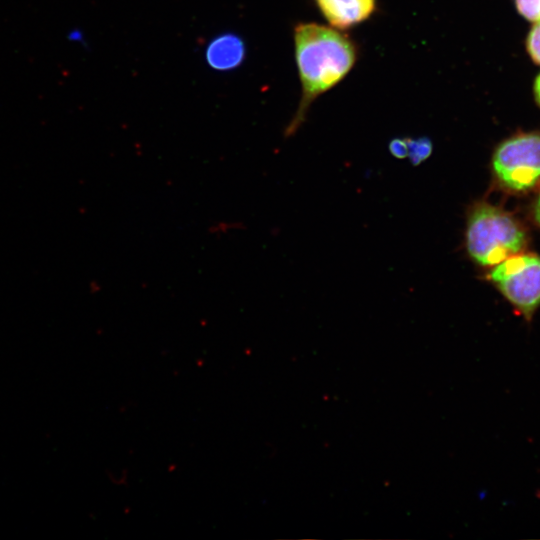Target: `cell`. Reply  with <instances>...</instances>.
Returning a JSON list of instances; mask_svg holds the SVG:
<instances>
[{"instance_id":"cell-11","label":"cell","mask_w":540,"mask_h":540,"mask_svg":"<svg viewBox=\"0 0 540 540\" xmlns=\"http://www.w3.org/2000/svg\"><path fill=\"white\" fill-rule=\"evenodd\" d=\"M533 215L537 225L540 227V194L534 203Z\"/></svg>"},{"instance_id":"cell-2","label":"cell","mask_w":540,"mask_h":540,"mask_svg":"<svg viewBox=\"0 0 540 540\" xmlns=\"http://www.w3.org/2000/svg\"><path fill=\"white\" fill-rule=\"evenodd\" d=\"M527 234L508 212L487 202L475 203L467 216L465 247L470 258L482 267H493L521 253Z\"/></svg>"},{"instance_id":"cell-8","label":"cell","mask_w":540,"mask_h":540,"mask_svg":"<svg viewBox=\"0 0 540 540\" xmlns=\"http://www.w3.org/2000/svg\"><path fill=\"white\" fill-rule=\"evenodd\" d=\"M515 5L524 18L540 22V0H515Z\"/></svg>"},{"instance_id":"cell-9","label":"cell","mask_w":540,"mask_h":540,"mask_svg":"<svg viewBox=\"0 0 540 540\" xmlns=\"http://www.w3.org/2000/svg\"><path fill=\"white\" fill-rule=\"evenodd\" d=\"M527 50L534 62L540 65V22L536 23L529 32Z\"/></svg>"},{"instance_id":"cell-1","label":"cell","mask_w":540,"mask_h":540,"mask_svg":"<svg viewBox=\"0 0 540 540\" xmlns=\"http://www.w3.org/2000/svg\"><path fill=\"white\" fill-rule=\"evenodd\" d=\"M293 39L301 98L285 130L286 136L298 130L312 102L341 82L357 60L353 40L332 27L301 22L294 27Z\"/></svg>"},{"instance_id":"cell-6","label":"cell","mask_w":540,"mask_h":540,"mask_svg":"<svg viewBox=\"0 0 540 540\" xmlns=\"http://www.w3.org/2000/svg\"><path fill=\"white\" fill-rule=\"evenodd\" d=\"M247 48L239 35L227 32L212 38L205 48V60L210 68L220 72L234 70L242 65Z\"/></svg>"},{"instance_id":"cell-3","label":"cell","mask_w":540,"mask_h":540,"mask_svg":"<svg viewBox=\"0 0 540 540\" xmlns=\"http://www.w3.org/2000/svg\"><path fill=\"white\" fill-rule=\"evenodd\" d=\"M491 168L502 188L517 193L533 189L540 183V133H520L502 141Z\"/></svg>"},{"instance_id":"cell-4","label":"cell","mask_w":540,"mask_h":540,"mask_svg":"<svg viewBox=\"0 0 540 540\" xmlns=\"http://www.w3.org/2000/svg\"><path fill=\"white\" fill-rule=\"evenodd\" d=\"M489 279L527 320L540 308V256L515 254L492 267Z\"/></svg>"},{"instance_id":"cell-7","label":"cell","mask_w":540,"mask_h":540,"mask_svg":"<svg viewBox=\"0 0 540 540\" xmlns=\"http://www.w3.org/2000/svg\"><path fill=\"white\" fill-rule=\"evenodd\" d=\"M407 145V157L414 166L421 164L432 154L433 144L428 137L407 138Z\"/></svg>"},{"instance_id":"cell-5","label":"cell","mask_w":540,"mask_h":540,"mask_svg":"<svg viewBox=\"0 0 540 540\" xmlns=\"http://www.w3.org/2000/svg\"><path fill=\"white\" fill-rule=\"evenodd\" d=\"M327 22L346 30L368 20L376 10V0H315Z\"/></svg>"},{"instance_id":"cell-10","label":"cell","mask_w":540,"mask_h":540,"mask_svg":"<svg viewBox=\"0 0 540 540\" xmlns=\"http://www.w3.org/2000/svg\"><path fill=\"white\" fill-rule=\"evenodd\" d=\"M388 150L392 156L404 159L408 156L407 138H393L388 144Z\"/></svg>"},{"instance_id":"cell-12","label":"cell","mask_w":540,"mask_h":540,"mask_svg":"<svg viewBox=\"0 0 540 540\" xmlns=\"http://www.w3.org/2000/svg\"><path fill=\"white\" fill-rule=\"evenodd\" d=\"M534 93L536 102L540 106V75L535 80Z\"/></svg>"}]
</instances>
